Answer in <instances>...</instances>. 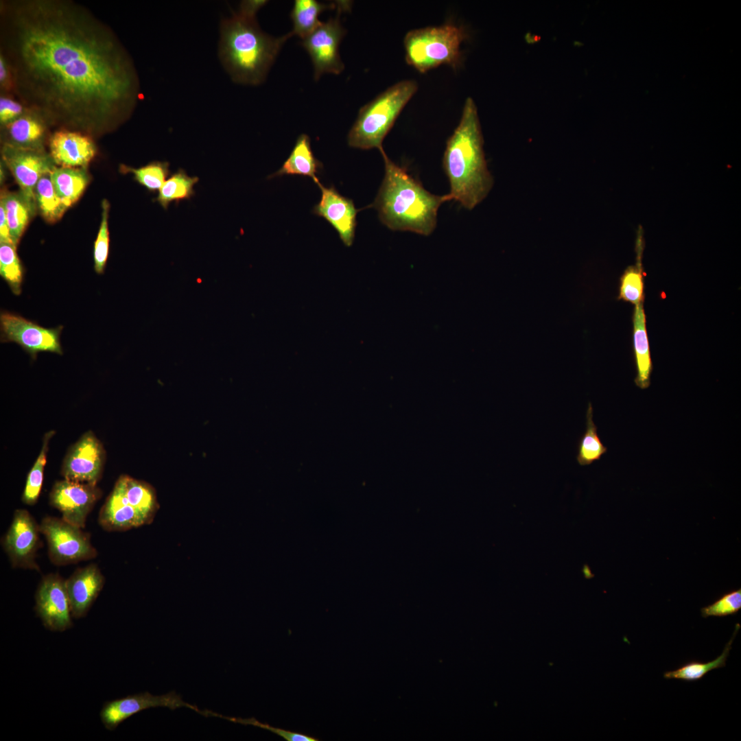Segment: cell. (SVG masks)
<instances>
[{"instance_id":"9c48e42d","label":"cell","mask_w":741,"mask_h":741,"mask_svg":"<svg viewBox=\"0 0 741 741\" xmlns=\"http://www.w3.org/2000/svg\"><path fill=\"white\" fill-rule=\"evenodd\" d=\"M1 158L20 187V192L36 209L35 188L39 179L56 167L44 148H27L3 143Z\"/></svg>"},{"instance_id":"ac0fdd59","label":"cell","mask_w":741,"mask_h":741,"mask_svg":"<svg viewBox=\"0 0 741 741\" xmlns=\"http://www.w3.org/2000/svg\"><path fill=\"white\" fill-rule=\"evenodd\" d=\"M105 578L95 564L75 569L65 580L72 617H84L102 591Z\"/></svg>"},{"instance_id":"f35d334b","label":"cell","mask_w":741,"mask_h":741,"mask_svg":"<svg viewBox=\"0 0 741 741\" xmlns=\"http://www.w3.org/2000/svg\"><path fill=\"white\" fill-rule=\"evenodd\" d=\"M0 87L1 92L8 95L14 92V78L11 67L4 55L0 53Z\"/></svg>"},{"instance_id":"1f68e13d","label":"cell","mask_w":741,"mask_h":741,"mask_svg":"<svg viewBox=\"0 0 741 741\" xmlns=\"http://www.w3.org/2000/svg\"><path fill=\"white\" fill-rule=\"evenodd\" d=\"M0 274L12 293L19 295L23 279V268L13 244L0 242Z\"/></svg>"},{"instance_id":"52a82bcc","label":"cell","mask_w":741,"mask_h":741,"mask_svg":"<svg viewBox=\"0 0 741 741\" xmlns=\"http://www.w3.org/2000/svg\"><path fill=\"white\" fill-rule=\"evenodd\" d=\"M40 530L47 543L49 558L56 565L77 563L97 555L89 534L62 517H45Z\"/></svg>"},{"instance_id":"cb8c5ba5","label":"cell","mask_w":741,"mask_h":741,"mask_svg":"<svg viewBox=\"0 0 741 741\" xmlns=\"http://www.w3.org/2000/svg\"><path fill=\"white\" fill-rule=\"evenodd\" d=\"M118 480L128 502L143 517L148 524H151L159 508L154 489L148 483L128 475H121Z\"/></svg>"},{"instance_id":"4fadbf2b","label":"cell","mask_w":741,"mask_h":741,"mask_svg":"<svg viewBox=\"0 0 741 741\" xmlns=\"http://www.w3.org/2000/svg\"><path fill=\"white\" fill-rule=\"evenodd\" d=\"M35 611L47 629L62 632L72 626L65 580L59 574L42 578L35 593Z\"/></svg>"},{"instance_id":"8d00e7d4","label":"cell","mask_w":741,"mask_h":741,"mask_svg":"<svg viewBox=\"0 0 741 741\" xmlns=\"http://www.w3.org/2000/svg\"><path fill=\"white\" fill-rule=\"evenodd\" d=\"M209 716L220 717L226 719L233 722L239 723L244 725H252L261 729H264L272 731V733L283 738L287 741H319L318 738L309 736L299 732L291 731L288 730L282 729L277 727H273L267 723H261L255 718H242L235 717H228L220 715L215 712L208 710Z\"/></svg>"},{"instance_id":"5bb4252c","label":"cell","mask_w":741,"mask_h":741,"mask_svg":"<svg viewBox=\"0 0 741 741\" xmlns=\"http://www.w3.org/2000/svg\"><path fill=\"white\" fill-rule=\"evenodd\" d=\"M105 462L102 443L91 431L84 433L68 451L62 462L64 479L97 484Z\"/></svg>"},{"instance_id":"ba28073f","label":"cell","mask_w":741,"mask_h":741,"mask_svg":"<svg viewBox=\"0 0 741 741\" xmlns=\"http://www.w3.org/2000/svg\"><path fill=\"white\" fill-rule=\"evenodd\" d=\"M349 8V3H338L336 16L326 22L321 21L303 39L302 45L310 56L316 80L326 73L340 74L344 68L339 54V45L346 30L340 24V15Z\"/></svg>"},{"instance_id":"7c38bea8","label":"cell","mask_w":741,"mask_h":741,"mask_svg":"<svg viewBox=\"0 0 741 741\" xmlns=\"http://www.w3.org/2000/svg\"><path fill=\"white\" fill-rule=\"evenodd\" d=\"M102 493L97 484L64 479L54 484L49 503L60 511L64 520L83 529Z\"/></svg>"},{"instance_id":"3957f363","label":"cell","mask_w":741,"mask_h":741,"mask_svg":"<svg viewBox=\"0 0 741 741\" xmlns=\"http://www.w3.org/2000/svg\"><path fill=\"white\" fill-rule=\"evenodd\" d=\"M379 152L385 174L372 207L377 211L380 221L392 231L430 235L436 226L440 206L449 200L447 194L431 193L389 158L384 148Z\"/></svg>"},{"instance_id":"484cf974","label":"cell","mask_w":741,"mask_h":741,"mask_svg":"<svg viewBox=\"0 0 741 741\" xmlns=\"http://www.w3.org/2000/svg\"><path fill=\"white\" fill-rule=\"evenodd\" d=\"M642 229H639L636 240L637 263L629 266L620 278L618 299L629 302L635 305L644 302V279L642 263L644 250V239Z\"/></svg>"},{"instance_id":"f1b7e54d","label":"cell","mask_w":741,"mask_h":741,"mask_svg":"<svg viewBox=\"0 0 741 741\" xmlns=\"http://www.w3.org/2000/svg\"><path fill=\"white\" fill-rule=\"evenodd\" d=\"M740 628V625L737 624L731 638L725 645L722 652L715 659L705 663L691 661L674 670L666 672L663 674V677L667 679H674L686 681H695L701 679L712 670L725 667L731 649L732 643Z\"/></svg>"},{"instance_id":"d4e9b609","label":"cell","mask_w":741,"mask_h":741,"mask_svg":"<svg viewBox=\"0 0 741 741\" xmlns=\"http://www.w3.org/2000/svg\"><path fill=\"white\" fill-rule=\"evenodd\" d=\"M0 204L3 207L10 234L14 244L17 246L29 220L35 210L23 194L3 192Z\"/></svg>"},{"instance_id":"8992f818","label":"cell","mask_w":741,"mask_h":741,"mask_svg":"<svg viewBox=\"0 0 741 741\" xmlns=\"http://www.w3.org/2000/svg\"><path fill=\"white\" fill-rule=\"evenodd\" d=\"M465 36L463 30L452 24L410 30L403 40L405 60L420 73L442 64L456 68Z\"/></svg>"},{"instance_id":"ab89813d","label":"cell","mask_w":741,"mask_h":741,"mask_svg":"<svg viewBox=\"0 0 741 741\" xmlns=\"http://www.w3.org/2000/svg\"><path fill=\"white\" fill-rule=\"evenodd\" d=\"M265 0H246L240 3L237 14L249 18H256L257 12L267 3Z\"/></svg>"},{"instance_id":"603a6c76","label":"cell","mask_w":741,"mask_h":741,"mask_svg":"<svg viewBox=\"0 0 741 741\" xmlns=\"http://www.w3.org/2000/svg\"><path fill=\"white\" fill-rule=\"evenodd\" d=\"M50 176L56 192L68 208L77 202L89 182L85 168L56 167Z\"/></svg>"},{"instance_id":"9a60e30c","label":"cell","mask_w":741,"mask_h":741,"mask_svg":"<svg viewBox=\"0 0 741 741\" xmlns=\"http://www.w3.org/2000/svg\"><path fill=\"white\" fill-rule=\"evenodd\" d=\"M158 707H167L172 710L187 707L203 715V710L185 702L179 694L172 691L160 696L145 692L106 702L100 711L99 716L105 728L112 731L134 714Z\"/></svg>"},{"instance_id":"d590c367","label":"cell","mask_w":741,"mask_h":741,"mask_svg":"<svg viewBox=\"0 0 741 741\" xmlns=\"http://www.w3.org/2000/svg\"><path fill=\"white\" fill-rule=\"evenodd\" d=\"M741 609V589L722 595L712 604L701 608L704 618L710 616L723 617L737 613Z\"/></svg>"},{"instance_id":"44dd1931","label":"cell","mask_w":741,"mask_h":741,"mask_svg":"<svg viewBox=\"0 0 741 741\" xmlns=\"http://www.w3.org/2000/svg\"><path fill=\"white\" fill-rule=\"evenodd\" d=\"M633 347L637 375L635 383L641 389L650 384L652 364L646 327L643 303L635 305L633 315Z\"/></svg>"},{"instance_id":"8fae6325","label":"cell","mask_w":741,"mask_h":741,"mask_svg":"<svg viewBox=\"0 0 741 741\" xmlns=\"http://www.w3.org/2000/svg\"><path fill=\"white\" fill-rule=\"evenodd\" d=\"M40 524L27 510H14L12 522L1 539L12 567L40 570L36 561L40 547Z\"/></svg>"},{"instance_id":"277c9868","label":"cell","mask_w":741,"mask_h":741,"mask_svg":"<svg viewBox=\"0 0 741 741\" xmlns=\"http://www.w3.org/2000/svg\"><path fill=\"white\" fill-rule=\"evenodd\" d=\"M291 36L263 32L256 18L234 13L222 19L218 57L233 82L257 86L265 80L282 45Z\"/></svg>"},{"instance_id":"30bf717a","label":"cell","mask_w":741,"mask_h":741,"mask_svg":"<svg viewBox=\"0 0 741 741\" xmlns=\"http://www.w3.org/2000/svg\"><path fill=\"white\" fill-rule=\"evenodd\" d=\"M1 340L18 344L32 357L39 352L62 355L60 336L62 327L45 328L10 312L0 315Z\"/></svg>"},{"instance_id":"83f0119b","label":"cell","mask_w":741,"mask_h":741,"mask_svg":"<svg viewBox=\"0 0 741 741\" xmlns=\"http://www.w3.org/2000/svg\"><path fill=\"white\" fill-rule=\"evenodd\" d=\"M199 181L197 176H190L183 169H178L163 183L155 200L167 210L172 202L190 200L196 194L195 185Z\"/></svg>"},{"instance_id":"d6986e66","label":"cell","mask_w":741,"mask_h":741,"mask_svg":"<svg viewBox=\"0 0 741 741\" xmlns=\"http://www.w3.org/2000/svg\"><path fill=\"white\" fill-rule=\"evenodd\" d=\"M98 522L108 531H126L148 525L143 517L128 502L119 480L99 511Z\"/></svg>"},{"instance_id":"d6a6232c","label":"cell","mask_w":741,"mask_h":741,"mask_svg":"<svg viewBox=\"0 0 741 741\" xmlns=\"http://www.w3.org/2000/svg\"><path fill=\"white\" fill-rule=\"evenodd\" d=\"M120 171L132 174L134 179L151 192L159 191L170 174L169 163L166 161H152L139 168L121 165Z\"/></svg>"},{"instance_id":"e0dca14e","label":"cell","mask_w":741,"mask_h":741,"mask_svg":"<svg viewBox=\"0 0 741 741\" xmlns=\"http://www.w3.org/2000/svg\"><path fill=\"white\" fill-rule=\"evenodd\" d=\"M49 154L62 167L85 168L96 153L93 139L80 131L62 129L49 139Z\"/></svg>"},{"instance_id":"4316f807","label":"cell","mask_w":741,"mask_h":741,"mask_svg":"<svg viewBox=\"0 0 741 741\" xmlns=\"http://www.w3.org/2000/svg\"><path fill=\"white\" fill-rule=\"evenodd\" d=\"M335 8V5L325 4L316 0L294 1L290 17L293 29L290 35H296L302 40L311 33L321 23L318 16L325 10Z\"/></svg>"},{"instance_id":"836d02e7","label":"cell","mask_w":741,"mask_h":741,"mask_svg":"<svg viewBox=\"0 0 741 741\" xmlns=\"http://www.w3.org/2000/svg\"><path fill=\"white\" fill-rule=\"evenodd\" d=\"M54 434V431H49L45 434L40 451L27 475L21 497L23 502L25 504L32 506L38 499L43 485L49 442Z\"/></svg>"},{"instance_id":"ffe728a7","label":"cell","mask_w":741,"mask_h":741,"mask_svg":"<svg viewBox=\"0 0 741 741\" xmlns=\"http://www.w3.org/2000/svg\"><path fill=\"white\" fill-rule=\"evenodd\" d=\"M47 122L40 113L27 108L17 119L3 126L7 137L4 143L21 148H43Z\"/></svg>"},{"instance_id":"f546056e","label":"cell","mask_w":741,"mask_h":741,"mask_svg":"<svg viewBox=\"0 0 741 741\" xmlns=\"http://www.w3.org/2000/svg\"><path fill=\"white\" fill-rule=\"evenodd\" d=\"M598 427L593 420V407L589 402L586 412V428L579 439L576 460L580 466L592 464L600 460L607 452V447L602 443L598 434Z\"/></svg>"},{"instance_id":"74e56055","label":"cell","mask_w":741,"mask_h":741,"mask_svg":"<svg viewBox=\"0 0 741 741\" xmlns=\"http://www.w3.org/2000/svg\"><path fill=\"white\" fill-rule=\"evenodd\" d=\"M27 107L14 100L8 95L1 94L0 123L5 126L23 115Z\"/></svg>"},{"instance_id":"2e32d148","label":"cell","mask_w":741,"mask_h":741,"mask_svg":"<svg viewBox=\"0 0 741 741\" xmlns=\"http://www.w3.org/2000/svg\"><path fill=\"white\" fill-rule=\"evenodd\" d=\"M317 185L321 191V198L314 206L313 213L325 219L338 232L344 244L351 246L354 240L358 211L353 200L342 196L333 186L326 187L320 182Z\"/></svg>"},{"instance_id":"7402d4cb","label":"cell","mask_w":741,"mask_h":741,"mask_svg":"<svg viewBox=\"0 0 741 741\" xmlns=\"http://www.w3.org/2000/svg\"><path fill=\"white\" fill-rule=\"evenodd\" d=\"M322 167V163L313 154L309 137L302 134L297 138L290 156L281 167L269 178L283 175H300L311 178L317 185L320 181L316 175Z\"/></svg>"},{"instance_id":"5b68a950","label":"cell","mask_w":741,"mask_h":741,"mask_svg":"<svg viewBox=\"0 0 741 741\" xmlns=\"http://www.w3.org/2000/svg\"><path fill=\"white\" fill-rule=\"evenodd\" d=\"M417 89L416 81L402 80L363 106L348 134L349 145L362 150L383 149L384 138Z\"/></svg>"},{"instance_id":"4dcf8cb0","label":"cell","mask_w":741,"mask_h":741,"mask_svg":"<svg viewBox=\"0 0 741 741\" xmlns=\"http://www.w3.org/2000/svg\"><path fill=\"white\" fill-rule=\"evenodd\" d=\"M50 174L39 179L35 188V196L43 217L49 223H54L62 217L68 207L56 192Z\"/></svg>"},{"instance_id":"7a4b0ae2","label":"cell","mask_w":741,"mask_h":741,"mask_svg":"<svg viewBox=\"0 0 741 741\" xmlns=\"http://www.w3.org/2000/svg\"><path fill=\"white\" fill-rule=\"evenodd\" d=\"M483 143L477 108L468 97L460 122L447 141L443 166L449 182V200L469 210L486 197L493 184Z\"/></svg>"},{"instance_id":"e575fe53","label":"cell","mask_w":741,"mask_h":741,"mask_svg":"<svg viewBox=\"0 0 741 741\" xmlns=\"http://www.w3.org/2000/svg\"><path fill=\"white\" fill-rule=\"evenodd\" d=\"M109 207L108 200H104L102 203V221L93 248L94 268L97 274H103L108 257L109 232L108 217Z\"/></svg>"},{"instance_id":"6da1fadb","label":"cell","mask_w":741,"mask_h":741,"mask_svg":"<svg viewBox=\"0 0 741 741\" xmlns=\"http://www.w3.org/2000/svg\"><path fill=\"white\" fill-rule=\"evenodd\" d=\"M1 52L14 93L47 121L93 131L127 119L139 98L132 59L109 26L69 0L0 3Z\"/></svg>"},{"instance_id":"60d3db41","label":"cell","mask_w":741,"mask_h":741,"mask_svg":"<svg viewBox=\"0 0 741 741\" xmlns=\"http://www.w3.org/2000/svg\"><path fill=\"white\" fill-rule=\"evenodd\" d=\"M0 242L13 244L3 207L0 204ZM15 246V245H14Z\"/></svg>"}]
</instances>
